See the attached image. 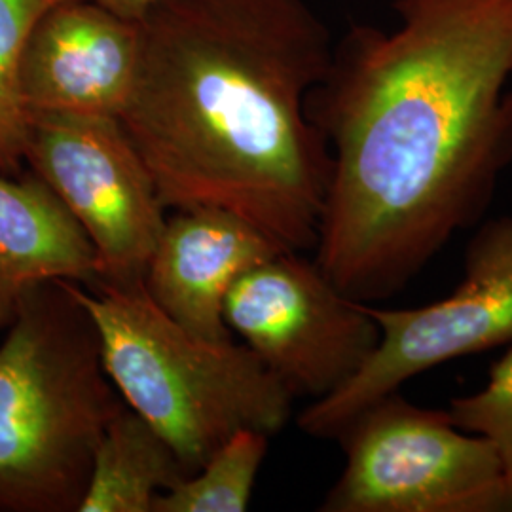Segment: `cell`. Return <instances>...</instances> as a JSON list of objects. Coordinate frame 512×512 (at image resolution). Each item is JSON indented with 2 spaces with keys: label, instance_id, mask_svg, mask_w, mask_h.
Returning <instances> with one entry per match:
<instances>
[{
  "label": "cell",
  "instance_id": "1",
  "mask_svg": "<svg viewBox=\"0 0 512 512\" xmlns=\"http://www.w3.org/2000/svg\"><path fill=\"white\" fill-rule=\"evenodd\" d=\"M393 10V29L353 25L308 95L332 160L313 258L366 304L478 222L512 165V0Z\"/></svg>",
  "mask_w": 512,
  "mask_h": 512
},
{
  "label": "cell",
  "instance_id": "2",
  "mask_svg": "<svg viewBox=\"0 0 512 512\" xmlns=\"http://www.w3.org/2000/svg\"><path fill=\"white\" fill-rule=\"evenodd\" d=\"M332 48L304 0L154 6L120 122L165 209L215 207L285 251L315 249L332 160L308 95Z\"/></svg>",
  "mask_w": 512,
  "mask_h": 512
},
{
  "label": "cell",
  "instance_id": "3",
  "mask_svg": "<svg viewBox=\"0 0 512 512\" xmlns=\"http://www.w3.org/2000/svg\"><path fill=\"white\" fill-rule=\"evenodd\" d=\"M0 344V512H80L93 454L124 406L73 281L31 287Z\"/></svg>",
  "mask_w": 512,
  "mask_h": 512
},
{
  "label": "cell",
  "instance_id": "4",
  "mask_svg": "<svg viewBox=\"0 0 512 512\" xmlns=\"http://www.w3.org/2000/svg\"><path fill=\"white\" fill-rule=\"evenodd\" d=\"M74 285L116 391L164 437L186 475L239 431L274 437L291 420L293 393L245 344L190 334L152 302L143 283Z\"/></svg>",
  "mask_w": 512,
  "mask_h": 512
},
{
  "label": "cell",
  "instance_id": "5",
  "mask_svg": "<svg viewBox=\"0 0 512 512\" xmlns=\"http://www.w3.org/2000/svg\"><path fill=\"white\" fill-rule=\"evenodd\" d=\"M344 469L323 512H495L509 509L494 446L448 410L387 393L336 433Z\"/></svg>",
  "mask_w": 512,
  "mask_h": 512
},
{
  "label": "cell",
  "instance_id": "6",
  "mask_svg": "<svg viewBox=\"0 0 512 512\" xmlns=\"http://www.w3.org/2000/svg\"><path fill=\"white\" fill-rule=\"evenodd\" d=\"M366 308L380 340L346 384L302 410L298 427L311 437L334 439L359 410L423 372L512 342V215L478 226L448 296L416 308Z\"/></svg>",
  "mask_w": 512,
  "mask_h": 512
},
{
  "label": "cell",
  "instance_id": "7",
  "mask_svg": "<svg viewBox=\"0 0 512 512\" xmlns=\"http://www.w3.org/2000/svg\"><path fill=\"white\" fill-rule=\"evenodd\" d=\"M25 165L92 241V285L143 283L167 209L120 118L33 114Z\"/></svg>",
  "mask_w": 512,
  "mask_h": 512
},
{
  "label": "cell",
  "instance_id": "8",
  "mask_svg": "<svg viewBox=\"0 0 512 512\" xmlns=\"http://www.w3.org/2000/svg\"><path fill=\"white\" fill-rule=\"evenodd\" d=\"M224 319L294 397L313 401L346 384L380 340L366 302L296 251H279L241 275Z\"/></svg>",
  "mask_w": 512,
  "mask_h": 512
},
{
  "label": "cell",
  "instance_id": "9",
  "mask_svg": "<svg viewBox=\"0 0 512 512\" xmlns=\"http://www.w3.org/2000/svg\"><path fill=\"white\" fill-rule=\"evenodd\" d=\"M141 61V21L97 0H61L27 38L21 90L31 114L120 118Z\"/></svg>",
  "mask_w": 512,
  "mask_h": 512
},
{
  "label": "cell",
  "instance_id": "10",
  "mask_svg": "<svg viewBox=\"0 0 512 512\" xmlns=\"http://www.w3.org/2000/svg\"><path fill=\"white\" fill-rule=\"evenodd\" d=\"M285 251L234 213L198 207L167 217L148 258L143 285L152 302L190 334L234 342L224 319L226 296L258 262Z\"/></svg>",
  "mask_w": 512,
  "mask_h": 512
},
{
  "label": "cell",
  "instance_id": "11",
  "mask_svg": "<svg viewBox=\"0 0 512 512\" xmlns=\"http://www.w3.org/2000/svg\"><path fill=\"white\" fill-rule=\"evenodd\" d=\"M97 277L92 241L54 190L25 169L0 175V330L38 283L65 279L90 287Z\"/></svg>",
  "mask_w": 512,
  "mask_h": 512
},
{
  "label": "cell",
  "instance_id": "12",
  "mask_svg": "<svg viewBox=\"0 0 512 512\" xmlns=\"http://www.w3.org/2000/svg\"><path fill=\"white\" fill-rule=\"evenodd\" d=\"M184 476L164 437L124 403L95 448L80 512H152L156 495Z\"/></svg>",
  "mask_w": 512,
  "mask_h": 512
},
{
  "label": "cell",
  "instance_id": "13",
  "mask_svg": "<svg viewBox=\"0 0 512 512\" xmlns=\"http://www.w3.org/2000/svg\"><path fill=\"white\" fill-rule=\"evenodd\" d=\"M268 446L270 437L266 433L239 431L196 473L156 495L152 512L247 511Z\"/></svg>",
  "mask_w": 512,
  "mask_h": 512
},
{
  "label": "cell",
  "instance_id": "14",
  "mask_svg": "<svg viewBox=\"0 0 512 512\" xmlns=\"http://www.w3.org/2000/svg\"><path fill=\"white\" fill-rule=\"evenodd\" d=\"M61 0H0V175L18 177L27 165L33 114L21 90V59L38 18Z\"/></svg>",
  "mask_w": 512,
  "mask_h": 512
},
{
  "label": "cell",
  "instance_id": "15",
  "mask_svg": "<svg viewBox=\"0 0 512 512\" xmlns=\"http://www.w3.org/2000/svg\"><path fill=\"white\" fill-rule=\"evenodd\" d=\"M448 414L461 429L484 437L494 446L512 509V349L495 361L482 389L450 401Z\"/></svg>",
  "mask_w": 512,
  "mask_h": 512
},
{
  "label": "cell",
  "instance_id": "16",
  "mask_svg": "<svg viewBox=\"0 0 512 512\" xmlns=\"http://www.w3.org/2000/svg\"><path fill=\"white\" fill-rule=\"evenodd\" d=\"M97 2H101L103 6H107L122 18L141 21L154 6L162 4L165 0H97Z\"/></svg>",
  "mask_w": 512,
  "mask_h": 512
}]
</instances>
